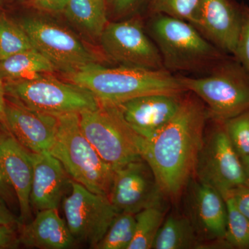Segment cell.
I'll return each instance as SVG.
<instances>
[{"label": "cell", "mask_w": 249, "mask_h": 249, "mask_svg": "<svg viewBox=\"0 0 249 249\" xmlns=\"http://www.w3.org/2000/svg\"><path fill=\"white\" fill-rule=\"evenodd\" d=\"M209 114L196 95L183 93L176 114L160 132L142 138L141 155L164 196L177 199L195 176Z\"/></svg>", "instance_id": "1"}, {"label": "cell", "mask_w": 249, "mask_h": 249, "mask_svg": "<svg viewBox=\"0 0 249 249\" xmlns=\"http://www.w3.org/2000/svg\"><path fill=\"white\" fill-rule=\"evenodd\" d=\"M69 82L92 93L98 102L119 106L146 95L181 94L186 91L176 74L165 70L124 66L106 67L96 63L67 74Z\"/></svg>", "instance_id": "2"}, {"label": "cell", "mask_w": 249, "mask_h": 249, "mask_svg": "<svg viewBox=\"0 0 249 249\" xmlns=\"http://www.w3.org/2000/svg\"><path fill=\"white\" fill-rule=\"evenodd\" d=\"M147 34L170 73H206L228 56L206 40L191 23L164 14L150 15Z\"/></svg>", "instance_id": "3"}, {"label": "cell", "mask_w": 249, "mask_h": 249, "mask_svg": "<svg viewBox=\"0 0 249 249\" xmlns=\"http://www.w3.org/2000/svg\"><path fill=\"white\" fill-rule=\"evenodd\" d=\"M177 76L186 91L204 103L209 117L216 122L224 123L249 111V72L232 55L203 76Z\"/></svg>", "instance_id": "4"}, {"label": "cell", "mask_w": 249, "mask_h": 249, "mask_svg": "<svg viewBox=\"0 0 249 249\" xmlns=\"http://www.w3.org/2000/svg\"><path fill=\"white\" fill-rule=\"evenodd\" d=\"M57 116L58 128L49 153L62 163L73 181L93 193L108 196L114 170L85 137L79 114Z\"/></svg>", "instance_id": "5"}, {"label": "cell", "mask_w": 249, "mask_h": 249, "mask_svg": "<svg viewBox=\"0 0 249 249\" xmlns=\"http://www.w3.org/2000/svg\"><path fill=\"white\" fill-rule=\"evenodd\" d=\"M82 131L101 158L116 170L142 160L138 135L124 120L119 106L100 103L79 114Z\"/></svg>", "instance_id": "6"}, {"label": "cell", "mask_w": 249, "mask_h": 249, "mask_svg": "<svg viewBox=\"0 0 249 249\" xmlns=\"http://www.w3.org/2000/svg\"><path fill=\"white\" fill-rule=\"evenodd\" d=\"M6 96L31 110L60 116L91 110L100 103L88 90L72 83L39 75L4 82Z\"/></svg>", "instance_id": "7"}, {"label": "cell", "mask_w": 249, "mask_h": 249, "mask_svg": "<svg viewBox=\"0 0 249 249\" xmlns=\"http://www.w3.org/2000/svg\"><path fill=\"white\" fill-rule=\"evenodd\" d=\"M71 193L62 200L67 227L76 242L94 249L117 211L107 196L96 194L71 179Z\"/></svg>", "instance_id": "8"}, {"label": "cell", "mask_w": 249, "mask_h": 249, "mask_svg": "<svg viewBox=\"0 0 249 249\" xmlns=\"http://www.w3.org/2000/svg\"><path fill=\"white\" fill-rule=\"evenodd\" d=\"M19 25L34 48L52 62L55 70L65 75L98 62L76 36L54 23L33 18L24 19Z\"/></svg>", "instance_id": "9"}, {"label": "cell", "mask_w": 249, "mask_h": 249, "mask_svg": "<svg viewBox=\"0 0 249 249\" xmlns=\"http://www.w3.org/2000/svg\"><path fill=\"white\" fill-rule=\"evenodd\" d=\"M99 38L104 53L121 65L165 70L160 51L138 18L108 22Z\"/></svg>", "instance_id": "10"}, {"label": "cell", "mask_w": 249, "mask_h": 249, "mask_svg": "<svg viewBox=\"0 0 249 249\" xmlns=\"http://www.w3.org/2000/svg\"><path fill=\"white\" fill-rule=\"evenodd\" d=\"M217 125L204 142L196 168V179L214 188L222 194L244 186L245 177L240 157L229 138L224 123Z\"/></svg>", "instance_id": "11"}, {"label": "cell", "mask_w": 249, "mask_h": 249, "mask_svg": "<svg viewBox=\"0 0 249 249\" xmlns=\"http://www.w3.org/2000/svg\"><path fill=\"white\" fill-rule=\"evenodd\" d=\"M163 195L151 168L142 159L114 170L108 198L117 213L136 214L161 201Z\"/></svg>", "instance_id": "12"}, {"label": "cell", "mask_w": 249, "mask_h": 249, "mask_svg": "<svg viewBox=\"0 0 249 249\" xmlns=\"http://www.w3.org/2000/svg\"><path fill=\"white\" fill-rule=\"evenodd\" d=\"M196 180L189 183L187 217L200 242L231 248L225 240L227 209L224 196L213 187Z\"/></svg>", "instance_id": "13"}, {"label": "cell", "mask_w": 249, "mask_h": 249, "mask_svg": "<svg viewBox=\"0 0 249 249\" xmlns=\"http://www.w3.org/2000/svg\"><path fill=\"white\" fill-rule=\"evenodd\" d=\"M190 23L219 50L233 56L242 24V4L232 0H200Z\"/></svg>", "instance_id": "14"}, {"label": "cell", "mask_w": 249, "mask_h": 249, "mask_svg": "<svg viewBox=\"0 0 249 249\" xmlns=\"http://www.w3.org/2000/svg\"><path fill=\"white\" fill-rule=\"evenodd\" d=\"M6 97L5 112L10 133L28 151L49 152L58 128V116L31 110Z\"/></svg>", "instance_id": "15"}, {"label": "cell", "mask_w": 249, "mask_h": 249, "mask_svg": "<svg viewBox=\"0 0 249 249\" xmlns=\"http://www.w3.org/2000/svg\"><path fill=\"white\" fill-rule=\"evenodd\" d=\"M183 93L146 95L129 100L118 106L124 120L134 132L142 139H149L176 114Z\"/></svg>", "instance_id": "16"}, {"label": "cell", "mask_w": 249, "mask_h": 249, "mask_svg": "<svg viewBox=\"0 0 249 249\" xmlns=\"http://www.w3.org/2000/svg\"><path fill=\"white\" fill-rule=\"evenodd\" d=\"M0 134V164L5 178L17 196L21 224L30 222V204L33 164L31 152L22 146L9 132Z\"/></svg>", "instance_id": "17"}, {"label": "cell", "mask_w": 249, "mask_h": 249, "mask_svg": "<svg viewBox=\"0 0 249 249\" xmlns=\"http://www.w3.org/2000/svg\"><path fill=\"white\" fill-rule=\"evenodd\" d=\"M33 164L30 204L36 213L58 209L71 178L63 165L49 152H31Z\"/></svg>", "instance_id": "18"}, {"label": "cell", "mask_w": 249, "mask_h": 249, "mask_svg": "<svg viewBox=\"0 0 249 249\" xmlns=\"http://www.w3.org/2000/svg\"><path fill=\"white\" fill-rule=\"evenodd\" d=\"M18 231L19 243L28 248L67 249L76 244L56 209L38 211L33 220L19 224Z\"/></svg>", "instance_id": "19"}, {"label": "cell", "mask_w": 249, "mask_h": 249, "mask_svg": "<svg viewBox=\"0 0 249 249\" xmlns=\"http://www.w3.org/2000/svg\"><path fill=\"white\" fill-rule=\"evenodd\" d=\"M200 240L186 215L171 214L163 221L152 249L200 248Z\"/></svg>", "instance_id": "20"}, {"label": "cell", "mask_w": 249, "mask_h": 249, "mask_svg": "<svg viewBox=\"0 0 249 249\" xmlns=\"http://www.w3.org/2000/svg\"><path fill=\"white\" fill-rule=\"evenodd\" d=\"M54 70L52 62L35 49L0 60V78L4 82L28 79Z\"/></svg>", "instance_id": "21"}, {"label": "cell", "mask_w": 249, "mask_h": 249, "mask_svg": "<svg viewBox=\"0 0 249 249\" xmlns=\"http://www.w3.org/2000/svg\"><path fill=\"white\" fill-rule=\"evenodd\" d=\"M64 11L71 22L94 37H100L109 22L105 0H69Z\"/></svg>", "instance_id": "22"}, {"label": "cell", "mask_w": 249, "mask_h": 249, "mask_svg": "<svg viewBox=\"0 0 249 249\" xmlns=\"http://www.w3.org/2000/svg\"><path fill=\"white\" fill-rule=\"evenodd\" d=\"M161 201L136 214L135 231L128 249H152L163 221L165 212Z\"/></svg>", "instance_id": "23"}, {"label": "cell", "mask_w": 249, "mask_h": 249, "mask_svg": "<svg viewBox=\"0 0 249 249\" xmlns=\"http://www.w3.org/2000/svg\"><path fill=\"white\" fill-rule=\"evenodd\" d=\"M136 214L117 213L94 249H128L135 231Z\"/></svg>", "instance_id": "24"}, {"label": "cell", "mask_w": 249, "mask_h": 249, "mask_svg": "<svg viewBox=\"0 0 249 249\" xmlns=\"http://www.w3.org/2000/svg\"><path fill=\"white\" fill-rule=\"evenodd\" d=\"M34 49L20 25L14 24L4 16H0V60Z\"/></svg>", "instance_id": "25"}, {"label": "cell", "mask_w": 249, "mask_h": 249, "mask_svg": "<svg viewBox=\"0 0 249 249\" xmlns=\"http://www.w3.org/2000/svg\"><path fill=\"white\" fill-rule=\"evenodd\" d=\"M227 209L225 240L231 248L249 249V220L236 208L231 198L223 196Z\"/></svg>", "instance_id": "26"}, {"label": "cell", "mask_w": 249, "mask_h": 249, "mask_svg": "<svg viewBox=\"0 0 249 249\" xmlns=\"http://www.w3.org/2000/svg\"><path fill=\"white\" fill-rule=\"evenodd\" d=\"M200 0H151L150 15L164 14L190 22Z\"/></svg>", "instance_id": "27"}, {"label": "cell", "mask_w": 249, "mask_h": 249, "mask_svg": "<svg viewBox=\"0 0 249 249\" xmlns=\"http://www.w3.org/2000/svg\"><path fill=\"white\" fill-rule=\"evenodd\" d=\"M224 124L239 157L249 156V111L226 121Z\"/></svg>", "instance_id": "28"}, {"label": "cell", "mask_w": 249, "mask_h": 249, "mask_svg": "<svg viewBox=\"0 0 249 249\" xmlns=\"http://www.w3.org/2000/svg\"><path fill=\"white\" fill-rule=\"evenodd\" d=\"M234 58L249 72V6L242 4V24Z\"/></svg>", "instance_id": "29"}, {"label": "cell", "mask_w": 249, "mask_h": 249, "mask_svg": "<svg viewBox=\"0 0 249 249\" xmlns=\"http://www.w3.org/2000/svg\"><path fill=\"white\" fill-rule=\"evenodd\" d=\"M222 196H229L231 198L237 209L249 220V188L240 186L232 188Z\"/></svg>", "instance_id": "30"}, {"label": "cell", "mask_w": 249, "mask_h": 249, "mask_svg": "<svg viewBox=\"0 0 249 249\" xmlns=\"http://www.w3.org/2000/svg\"><path fill=\"white\" fill-rule=\"evenodd\" d=\"M151 0H111L113 9L118 16H127L139 9L142 5L150 4Z\"/></svg>", "instance_id": "31"}, {"label": "cell", "mask_w": 249, "mask_h": 249, "mask_svg": "<svg viewBox=\"0 0 249 249\" xmlns=\"http://www.w3.org/2000/svg\"><path fill=\"white\" fill-rule=\"evenodd\" d=\"M18 227L0 225V249H15L20 245Z\"/></svg>", "instance_id": "32"}, {"label": "cell", "mask_w": 249, "mask_h": 249, "mask_svg": "<svg viewBox=\"0 0 249 249\" xmlns=\"http://www.w3.org/2000/svg\"><path fill=\"white\" fill-rule=\"evenodd\" d=\"M21 224L19 217L16 215L5 204V201L0 199V225H9L18 227Z\"/></svg>", "instance_id": "33"}, {"label": "cell", "mask_w": 249, "mask_h": 249, "mask_svg": "<svg viewBox=\"0 0 249 249\" xmlns=\"http://www.w3.org/2000/svg\"><path fill=\"white\" fill-rule=\"evenodd\" d=\"M42 9L50 11H64L69 0H34Z\"/></svg>", "instance_id": "34"}, {"label": "cell", "mask_w": 249, "mask_h": 249, "mask_svg": "<svg viewBox=\"0 0 249 249\" xmlns=\"http://www.w3.org/2000/svg\"><path fill=\"white\" fill-rule=\"evenodd\" d=\"M6 99L4 82L0 78V124L2 128L9 132L7 123H6V112H5Z\"/></svg>", "instance_id": "35"}, {"label": "cell", "mask_w": 249, "mask_h": 249, "mask_svg": "<svg viewBox=\"0 0 249 249\" xmlns=\"http://www.w3.org/2000/svg\"><path fill=\"white\" fill-rule=\"evenodd\" d=\"M11 187L5 178L1 164H0V199L6 201L10 197V191Z\"/></svg>", "instance_id": "36"}, {"label": "cell", "mask_w": 249, "mask_h": 249, "mask_svg": "<svg viewBox=\"0 0 249 249\" xmlns=\"http://www.w3.org/2000/svg\"><path fill=\"white\" fill-rule=\"evenodd\" d=\"M242 162V168H243L244 177H245V183L244 186L249 188V156L240 157Z\"/></svg>", "instance_id": "37"}]
</instances>
